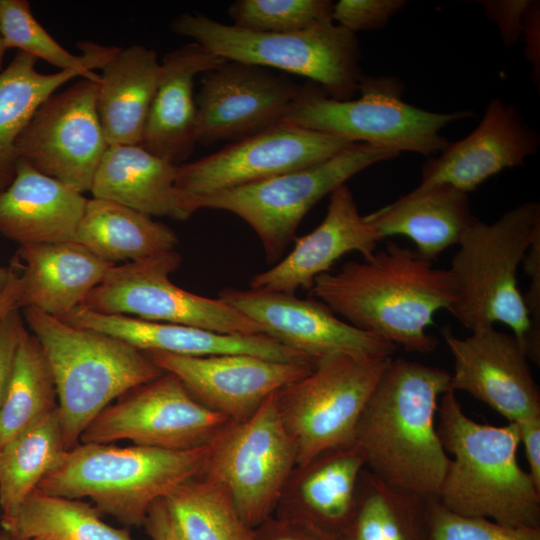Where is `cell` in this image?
<instances>
[{
    "label": "cell",
    "mask_w": 540,
    "mask_h": 540,
    "mask_svg": "<svg viewBox=\"0 0 540 540\" xmlns=\"http://www.w3.org/2000/svg\"><path fill=\"white\" fill-rule=\"evenodd\" d=\"M309 292L352 326L419 354L436 349L438 339L427 329L454 299L448 269L394 242L321 274Z\"/></svg>",
    "instance_id": "cell-1"
},
{
    "label": "cell",
    "mask_w": 540,
    "mask_h": 540,
    "mask_svg": "<svg viewBox=\"0 0 540 540\" xmlns=\"http://www.w3.org/2000/svg\"><path fill=\"white\" fill-rule=\"evenodd\" d=\"M449 384L450 373L442 368L390 359L355 432L366 469L392 486L438 499L450 458L437 433L436 415Z\"/></svg>",
    "instance_id": "cell-2"
},
{
    "label": "cell",
    "mask_w": 540,
    "mask_h": 540,
    "mask_svg": "<svg viewBox=\"0 0 540 540\" xmlns=\"http://www.w3.org/2000/svg\"><path fill=\"white\" fill-rule=\"evenodd\" d=\"M437 415L439 439L451 455L439 502L460 515L540 528V489L517 461L516 424L476 422L466 415L450 388L440 398Z\"/></svg>",
    "instance_id": "cell-3"
},
{
    "label": "cell",
    "mask_w": 540,
    "mask_h": 540,
    "mask_svg": "<svg viewBox=\"0 0 540 540\" xmlns=\"http://www.w3.org/2000/svg\"><path fill=\"white\" fill-rule=\"evenodd\" d=\"M540 233V205L526 202L487 224L466 229L448 269L454 292L449 312L471 332L503 323L528 360L540 364V341L532 333L517 270Z\"/></svg>",
    "instance_id": "cell-4"
},
{
    "label": "cell",
    "mask_w": 540,
    "mask_h": 540,
    "mask_svg": "<svg viewBox=\"0 0 540 540\" xmlns=\"http://www.w3.org/2000/svg\"><path fill=\"white\" fill-rule=\"evenodd\" d=\"M49 363L67 450L111 402L165 372L142 351L108 334L24 308Z\"/></svg>",
    "instance_id": "cell-5"
},
{
    "label": "cell",
    "mask_w": 540,
    "mask_h": 540,
    "mask_svg": "<svg viewBox=\"0 0 540 540\" xmlns=\"http://www.w3.org/2000/svg\"><path fill=\"white\" fill-rule=\"evenodd\" d=\"M207 454L208 445L178 451L78 443L37 488L52 496L90 498L98 511L120 523L143 526L154 502L200 475Z\"/></svg>",
    "instance_id": "cell-6"
},
{
    "label": "cell",
    "mask_w": 540,
    "mask_h": 540,
    "mask_svg": "<svg viewBox=\"0 0 540 540\" xmlns=\"http://www.w3.org/2000/svg\"><path fill=\"white\" fill-rule=\"evenodd\" d=\"M171 29L227 61L306 77L336 100L351 99L363 75L356 34L333 21L299 32L266 33L224 24L201 13H183L172 21Z\"/></svg>",
    "instance_id": "cell-7"
},
{
    "label": "cell",
    "mask_w": 540,
    "mask_h": 540,
    "mask_svg": "<svg viewBox=\"0 0 540 540\" xmlns=\"http://www.w3.org/2000/svg\"><path fill=\"white\" fill-rule=\"evenodd\" d=\"M357 99L336 100L318 85L304 84L282 121L400 153L427 156L441 152L448 141L440 131L471 117L470 111L436 113L402 99L403 84L395 77L362 75Z\"/></svg>",
    "instance_id": "cell-8"
},
{
    "label": "cell",
    "mask_w": 540,
    "mask_h": 540,
    "mask_svg": "<svg viewBox=\"0 0 540 540\" xmlns=\"http://www.w3.org/2000/svg\"><path fill=\"white\" fill-rule=\"evenodd\" d=\"M398 155L354 143L313 165L192 199L188 208L192 213L216 209L237 215L257 234L267 260L276 261L316 203L362 170Z\"/></svg>",
    "instance_id": "cell-9"
},
{
    "label": "cell",
    "mask_w": 540,
    "mask_h": 540,
    "mask_svg": "<svg viewBox=\"0 0 540 540\" xmlns=\"http://www.w3.org/2000/svg\"><path fill=\"white\" fill-rule=\"evenodd\" d=\"M391 358L334 354L276 392L296 465L354 444L364 407Z\"/></svg>",
    "instance_id": "cell-10"
},
{
    "label": "cell",
    "mask_w": 540,
    "mask_h": 540,
    "mask_svg": "<svg viewBox=\"0 0 540 540\" xmlns=\"http://www.w3.org/2000/svg\"><path fill=\"white\" fill-rule=\"evenodd\" d=\"M295 466L275 392L253 415L230 420L216 434L199 476L223 486L243 521L255 529L273 515Z\"/></svg>",
    "instance_id": "cell-11"
},
{
    "label": "cell",
    "mask_w": 540,
    "mask_h": 540,
    "mask_svg": "<svg viewBox=\"0 0 540 540\" xmlns=\"http://www.w3.org/2000/svg\"><path fill=\"white\" fill-rule=\"evenodd\" d=\"M181 263L175 250L114 265L81 307L104 314L187 325L222 334L251 335L261 328L220 298L186 291L169 279Z\"/></svg>",
    "instance_id": "cell-12"
},
{
    "label": "cell",
    "mask_w": 540,
    "mask_h": 540,
    "mask_svg": "<svg viewBox=\"0 0 540 540\" xmlns=\"http://www.w3.org/2000/svg\"><path fill=\"white\" fill-rule=\"evenodd\" d=\"M230 421L199 403L174 374L140 385L105 408L84 430L81 443L135 445L191 450L208 445Z\"/></svg>",
    "instance_id": "cell-13"
},
{
    "label": "cell",
    "mask_w": 540,
    "mask_h": 540,
    "mask_svg": "<svg viewBox=\"0 0 540 540\" xmlns=\"http://www.w3.org/2000/svg\"><path fill=\"white\" fill-rule=\"evenodd\" d=\"M99 80L82 78L51 95L15 144L18 160L81 194L90 192L109 146L97 112Z\"/></svg>",
    "instance_id": "cell-14"
},
{
    "label": "cell",
    "mask_w": 540,
    "mask_h": 540,
    "mask_svg": "<svg viewBox=\"0 0 540 540\" xmlns=\"http://www.w3.org/2000/svg\"><path fill=\"white\" fill-rule=\"evenodd\" d=\"M352 144L281 121L211 155L179 165L175 184L189 210L192 199L313 165Z\"/></svg>",
    "instance_id": "cell-15"
},
{
    "label": "cell",
    "mask_w": 540,
    "mask_h": 540,
    "mask_svg": "<svg viewBox=\"0 0 540 540\" xmlns=\"http://www.w3.org/2000/svg\"><path fill=\"white\" fill-rule=\"evenodd\" d=\"M197 143L235 142L281 122L303 85L262 66L226 61L202 73Z\"/></svg>",
    "instance_id": "cell-16"
},
{
    "label": "cell",
    "mask_w": 540,
    "mask_h": 540,
    "mask_svg": "<svg viewBox=\"0 0 540 540\" xmlns=\"http://www.w3.org/2000/svg\"><path fill=\"white\" fill-rule=\"evenodd\" d=\"M228 303L280 344L317 361L334 354L392 357L397 347L362 331L315 299L263 289L225 288Z\"/></svg>",
    "instance_id": "cell-17"
},
{
    "label": "cell",
    "mask_w": 540,
    "mask_h": 540,
    "mask_svg": "<svg viewBox=\"0 0 540 540\" xmlns=\"http://www.w3.org/2000/svg\"><path fill=\"white\" fill-rule=\"evenodd\" d=\"M142 352L164 372L178 377L199 403L232 421L253 415L271 394L303 378L318 363L282 362L247 354Z\"/></svg>",
    "instance_id": "cell-18"
},
{
    "label": "cell",
    "mask_w": 540,
    "mask_h": 540,
    "mask_svg": "<svg viewBox=\"0 0 540 540\" xmlns=\"http://www.w3.org/2000/svg\"><path fill=\"white\" fill-rule=\"evenodd\" d=\"M443 339L453 357L449 388L485 403L509 423L540 415V390L529 360L512 333L486 327L466 338L446 326Z\"/></svg>",
    "instance_id": "cell-19"
},
{
    "label": "cell",
    "mask_w": 540,
    "mask_h": 540,
    "mask_svg": "<svg viewBox=\"0 0 540 540\" xmlns=\"http://www.w3.org/2000/svg\"><path fill=\"white\" fill-rule=\"evenodd\" d=\"M539 145L537 132L512 105L492 99L475 130L427 160L419 186L448 184L468 194L502 170L523 165Z\"/></svg>",
    "instance_id": "cell-20"
},
{
    "label": "cell",
    "mask_w": 540,
    "mask_h": 540,
    "mask_svg": "<svg viewBox=\"0 0 540 540\" xmlns=\"http://www.w3.org/2000/svg\"><path fill=\"white\" fill-rule=\"evenodd\" d=\"M381 240L360 215L354 195L346 184L330 194L323 221L310 233L295 238L293 250L270 269L254 275L250 288L294 294L310 290L315 279L330 272L342 256L356 251L370 257Z\"/></svg>",
    "instance_id": "cell-21"
},
{
    "label": "cell",
    "mask_w": 540,
    "mask_h": 540,
    "mask_svg": "<svg viewBox=\"0 0 540 540\" xmlns=\"http://www.w3.org/2000/svg\"><path fill=\"white\" fill-rule=\"evenodd\" d=\"M59 319L75 327L108 334L140 351H162L189 356L247 354L282 362L317 363V360L285 347L263 333L222 334L129 315L98 313L81 306Z\"/></svg>",
    "instance_id": "cell-22"
},
{
    "label": "cell",
    "mask_w": 540,
    "mask_h": 540,
    "mask_svg": "<svg viewBox=\"0 0 540 540\" xmlns=\"http://www.w3.org/2000/svg\"><path fill=\"white\" fill-rule=\"evenodd\" d=\"M226 61L196 42L166 53L140 145L181 165L197 143L194 79Z\"/></svg>",
    "instance_id": "cell-23"
},
{
    "label": "cell",
    "mask_w": 540,
    "mask_h": 540,
    "mask_svg": "<svg viewBox=\"0 0 540 540\" xmlns=\"http://www.w3.org/2000/svg\"><path fill=\"white\" fill-rule=\"evenodd\" d=\"M365 468L355 444L319 454L289 475L272 516L302 521L341 535L356 505Z\"/></svg>",
    "instance_id": "cell-24"
},
{
    "label": "cell",
    "mask_w": 540,
    "mask_h": 540,
    "mask_svg": "<svg viewBox=\"0 0 540 540\" xmlns=\"http://www.w3.org/2000/svg\"><path fill=\"white\" fill-rule=\"evenodd\" d=\"M11 264L21 270L18 308L57 318L80 306L115 265L75 241L19 246Z\"/></svg>",
    "instance_id": "cell-25"
},
{
    "label": "cell",
    "mask_w": 540,
    "mask_h": 540,
    "mask_svg": "<svg viewBox=\"0 0 540 540\" xmlns=\"http://www.w3.org/2000/svg\"><path fill=\"white\" fill-rule=\"evenodd\" d=\"M87 198L18 160L13 181L0 191V233L22 245L74 241Z\"/></svg>",
    "instance_id": "cell-26"
},
{
    "label": "cell",
    "mask_w": 540,
    "mask_h": 540,
    "mask_svg": "<svg viewBox=\"0 0 540 540\" xmlns=\"http://www.w3.org/2000/svg\"><path fill=\"white\" fill-rule=\"evenodd\" d=\"M365 221L383 239H411L416 253L433 262L459 243L475 221L468 194L448 184L417 186L408 194L367 215Z\"/></svg>",
    "instance_id": "cell-27"
},
{
    "label": "cell",
    "mask_w": 540,
    "mask_h": 540,
    "mask_svg": "<svg viewBox=\"0 0 540 540\" xmlns=\"http://www.w3.org/2000/svg\"><path fill=\"white\" fill-rule=\"evenodd\" d=\"M177 165L142 145H109L90 193L149 216L187 220L192 213L176 188Z\"/></svg>",
    "instance_id": "cell-28"
},
{
    "label": "cell",
    "mask_w": 540,
    "mask_h": 540,
    "mask_svg": "<svg viewBox=\"0 0 540 540\" xmlns=\"http://www.w3.org/2000/svg\"><path fill=\"white\" fill-rule=\"evenodd\" d=\"M101 70L96 103L108 145L141 144L159 81L157 53L141 44L120 48Z\"/></svg>",
    "instance_id": "cell-29"
},
{
    "label": "cell",
    "mask_w": 540,
    "mask_h": 540,
    "mask_svg": "<svg viewBox=\"0 0 540 540\" xmlns=\"http://www.w3.org/2000/svg\"><path fill=\"white\" fill-rule=\"evenodd\" d=\"M74 241L115 264L136 262L175 250L176 233L151 216L119 203L87 199Z\"/></svg>",
    "instance_id": "cell-30"
},
{
    "label": "cell",
    "mask_w": 540,
    "mask_h": 540,
    "mask_svg": "<svg viewBox=\"0 0 540 540\" xmlns=\"http://www.w3.org/2000/svg\"><path fill=\"white\" fill-rule=\"evenodd\" d=\"M430 500L379 479L360 474L353 516L343 540H429Z\"/></svg>",
    "instance_id": "cell-31"
},
{
    "label": "cell",
    "mask_w": 540,
    "mask_h": 540,
    "mask_svg": "<svg viewBox=\"0 0 540 540\" xmlns=\"http://www.w3.org/2000/svg\"><path fill=\"white\" fill-rule=\"evenodd\" d=\"M36 61L18 51L0 72V191L15 177V144L38 108L63 84L77 76L83 78L77 70L40 73Z\"/></svg>",
    "instance_id": "cell-32"
},
{
    "label": "cell",
    "mask_w": 540,
    "mask_h": 540,
    "mask_svg": "<svg viewBox=\"0 0 540 540\" xmlns=\"http://www.w3.org/2000/svg\"><path fill=\"white\" fill-rule=\"evenodd\" d=\"M66 451L58 409L0 447L1 518L17 512Z\"/></svg>",
    "instance_id": "cell-33"
},
{
    "label": "cell",
    "mask_w": 540,
    "mask_h": 540,
    "mask_svg": "<svg viewBox=\"0 0 540 540\" xmlns=\"http://www.w3.org/2000/svg\"><path fill=\"white\" fill-rule=\"evenodd\" d=\"M2 529L19 540H133L128 529H117L81 499L43 493L36 488Z\"/></svg>",
    "instance_id": "cell-34"
},
{
    "label": "cell",
    "mask_w": 540,
    "mask_h": 540,
    "mask_svg": "<svg viewBox=\"0 0 540 540\" xmlns=\"http://www.w3.org/2000/svg\"><path fill=\"white\" fill-rule=\"evenodd\" d=\"M58 407L54 378L36 336L22 330L0 410V447Z\"/></svg>",
    "instance_id": "cell-35"
},
{
    "label": "cell",
    "mask_w": 540,
    "mask_h": 540,
    "mask_svg": "<svg viewBox=\"0 0 540 540\" xmlns=\"http://www.w3.org/2000/svg\"><path fill=\"white\" fill-rule=\"evenodd\" d=\"M182 540H253L227 490L201 476L164 498Z\"/></svg>",
    "instance_id": "cell-36"
},
{
    "label": "cell",
    "mask_w": 540,
    "mask_h": 540,
    "mask_svg": "<svg viewBox=\"0 0 540 540\" xmlns=\"http://www.w3.org/2000/svg\"><path fill=\"white\" fill-rule=\"evenodd\" d=\"M0 31L8 49L17 48L60 70H77L83 78L93 80L100 79L93 69H101L120 49L84 41L78 43L82 54H72L34 18L26 0H0Z\"/></svg>",
    "instance_id": "cell-37"
},
{
    "label": "cell",
    "mask_w": 540,
    "mask_h": 540,
    "mask_svg": "<svg viewBox=\"0 0 540 540\" xmlns=\"http://www.w3.org/2000/svg\"><path fill=\"white\" fill-rule=\"evenodd\" d=\"M329 0H237L228 8L232 25L255 32L291 33L332 21Z\"/></svg>",
    "instance_id": "cell-38"
},
{
    "label": "cell",
    "mask_w": 540,
    "mask_h": 540,
    "mask_svg": "<svg viewBox=\"0 0 540 540\" xmlns=\"http://www.w3.org/2000/svg\"><path fill=\"white\" fill-rule=\"evenodd\" d=\"M429 540H540V528L511 527L481 516L460 515L430 500Z\"/></svg>",
    "instance_id": "cell-39"
},
{
    "label": "cell",
    "mask_w": 540,
    "mask_h": 540,
    "mask_svg": "<svg viewBox=\"0 0 540 540\" xmlns=\"http://www.w3.org/2000/svg\"><path fill=\"white\" fill-rule=\"evenodd\" d=\"M405 4L403 0H340L333 4L332 21L355 34L379 29Z\"/></svg>",
    "instance_id": "cell-40"
},
{
    "label": "cell",
    "mask_w": 540,
    "mask_h": 540,
    "mask_svg": "<svg viewBox=\"0 0 540 540\" xmlns=\"http://www.w3.org/2000/svg\"><path fill=\"white\" fill-rule=\"evenodd\" d=\"M253 540H343L311 524L271 516L253 531Z\"/></svg>",
    "instance_id": "cell-41"
},
{
    "label": "cell",
    "mask_w": 540,
    "mask_h": 540,
    "mask_svg": "<svg viewBox=\"0 0 540 540\" xmlns=\"http://www.w3.org/2000/svg\"><path fill=\"white\" fill-rule=\"evenodd\" d=\"M487 16L494 21L506 46L513 45L523 33L526 17L533 2L527 0L480 1Z\"/></svg>",
    "instance_id": "cell-42"
},
{
    "label": "cell",
    "mask_w": 540,
    "mask_h": 540,
    "mask_svg": "<svg viewBox=\"0 0 540 540\" xmlns=\"http://www.w3.org/2000/svg\"><path fill=\"white\" fill-rule=\"evenodd\" d=\"M24 328L25 324L18 308L0 315V410L11 378L20 335Z\"/></svg>",
    "instance_id": "cell-43"
},
{
    "label": "cell",
    "mask_w": 540,
    "mask_h": 540,
    "mask_svg": "<svg viewBox=\"0 0 540 540\" xmlns=\"http://www.w3.org/2000/svg\"><path fill=\"white\" fill-rule=\"evenodd\" d=\"M522 263L530 280L529 288L523 295L524 303L533 336L537 341H540V233L533 239Z\"/></svg>",
    "instance_id": "cell-44"
},
{
    "label": "cell",
    "mask_w": 540,
    "mask_h": 540,
    "mask_svg": "<svg viewBox=\"0 0 540 540\" xmlns=\"http://www.w3.org/2000/svg\"><path fill=\"white\" fill-rule=\"evenodd\" d=\"M533 482L540 489V415L515 423Z\"/></svg>",
    "instance_id": "cell-45"
},
{
    "label": "cell",
    "mask_w": 540,
    "mask_h": 540,
    "mask_svg": "<svg viewBox=\"0 0 540 540\" xmlns=\"http://www.w3.org/2000/svg\"><path fill=\"white\" fill-rule=\"evenodd\" d=\"M143 526L151 540H182L164 498L151 505Z\"/></svg>",
    "instance_id": "cell-46"
},
{
    "label": "cell",
    "mask_w": 540,
    "mask_h": 540,
    "mask_svg": "<svg viewBox=\"0 0 540 540\" xmlns=\"http://www.w3.org/2000/svg\"><path fill=\"white\" fill-rule=\"evenodd\" d=\"M523 33L526 34L527 58L539 69V10L535 2L528 11Z\"/></svg>",
    "instance_id": "cell-47"
},
{
    "label": "cell",
    "mask_w": 540,
    "mask_h": 540,
    "mask_svg": "<svg viewBox=\"0 0 540 540\" xmlns=\"http://www.w3.org/2000/svg\"><path fill=\"white\" fill-rule=\"evenodd\" d=\"M10 266L13 269L11 278L5 289L0 293V315L18 308L19 274L14 266Z\"/></svg>",
    "instance_id": "cell-48"
},
{
    "label": "cell",
    "mask_w": 540,
    "mask_h": 540,
    "mask_svg": "<svg viewBox=\"0 0 540 540\" xmlns=\"http://www.w3.org/2000/svg\"><path fill=\"white\" fill-rule=\"evenodd\" d=\"M13 269L11 266L9 267H3L0 266V293L5 289L7 286L11 275H12Z\"/></svg>",
    "instance_id": "cell-49"
},
{
    "label": "cell",
    "mask_w": 540,
    "mask_h": 540,
    "mask_svg": "<svg viewBox=\"0 0 540 540\" xmlns=\"http://www.w3.org/2000/svg\"><path fill=\"white\" fill-rule=\"evenodd\" d=\"M7 50L8 48L0 31V72L3 70V60Z\"/></svg>",
    "instance_id": "cell-50"
},
{
    "label": "cell",
    "mask_w": 540,
    "mask_h": 540,
    "mask_svg": "<svg viewBox=\"0 0 540 540\" xmlns=\"http://www.w3.org/2000/svg\"><path fill=\"white\" fill-rule=\"evenodd\" d=\"M0 540H19L16 537H14L12 534H10L8 531L2 529L0 531Z\"/></svg>",
    "instance_id": "cell-51"
},
{
    "label": "cell",
    "mask_w": 540,
    "mask_h": 540,
    "mask_svg": "<svg viewBox=\"0 0 540 540\" xmlns=\"http://www.w3.org/2000/svg\"><path fill=\"white\" fill-rule=\"evenodd\" d=\"M30 540H42V539H30Z\"/></svg>",
    "instance_id": "cell-52"
}]
</instances>
